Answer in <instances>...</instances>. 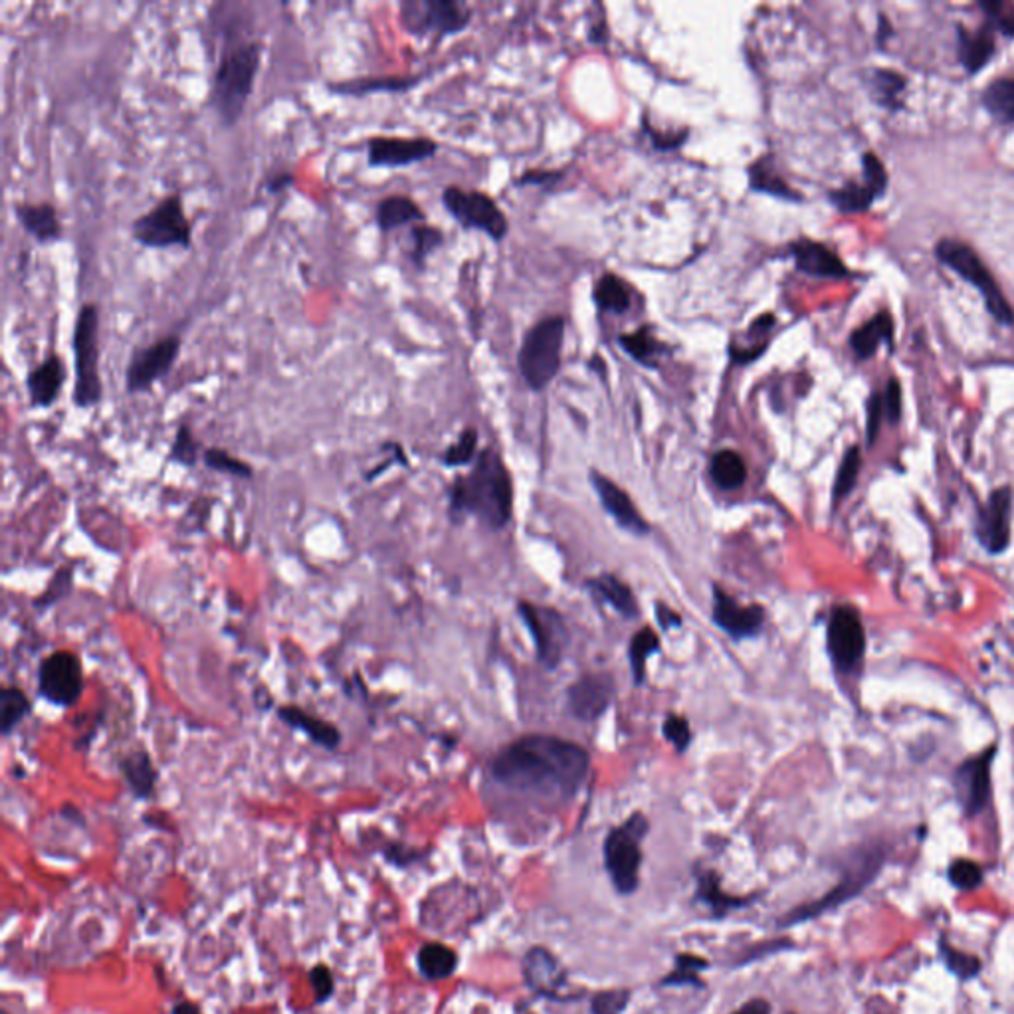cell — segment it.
<instances>
[{"mask_svg": "<svg viewBox=\"0 0 1014 1014\" xmlns=\"http://www.w3.org/2000/svg\"><path fill=\"white\" fill-rule=\"evenodd\" d=\"M648 133H650V137H652L654 147H659L662 152H672V149L680 147L684 140L688 137V131H684L680 135H676V133H672V135H662V133H656V131H648Z\"/></svg>", "mask_w": 1014, "mask_h": 1014, "instance_id": "cell-59", "label": "cell"}, {"mask_svg": "<svg viewBox=\"0 0 1014 1014\" xmlns=\"http://www.w3.org/2000/svg\"><path fill=\"white\" fill-rule=\"evenodd\" d=\"M826 652L842 676H850L860 668L866 654V632L860 613L854 606L832 608L826 623Z\"/></svg>", "mask_w": 1014, "mask_h": 1014, "instance_id": "cell-11", "label": "cell"}, {"mask_svg": "<svg viewBox=\"0 0 1014 1014\" xmlns=\"http://www.w3.org/2000/svg\"><path fill=\"white\" fill-rule=\"evenodd\" d=\"M371 169H400L432 159L440 145L431 137H393L375 135L365 141Z\"/></svg>", "mask_w": 1014, "mask_h": 1014, "instance_id": "cell-17", "label": "cell"}, {"mask_svg": "<svg viewBox=\"0 0 1014 1014\" xmlns=\"http://www.w3.org/2000/svg\"><path fill=\"white\" fill-rule=\"evenodd\" d=\"M422 76H397V74H383V76H357L327 82L325 89L331 96L339 98H365L373 94H405L414 86H419Z\"/></svg>", "mask_w": 1014, "mask_h": 1014, "instance_id": "cell-25", "label": "cell"}, {"mask_svg": "<svg viewBox=\"0 0 1014 1014\" xmlns=\"http://www.w3.org/2000/svg\"><path fill=\"white\" fill-rule=\"evenodd\" d=\"M74 589V569L72 567H60L58 571L52 575V579L46 584L40 596L34 599L33 605L38 608V611H48L50 606L58 605L60 601H64L68 594L72 593Z\"/></svg>", "mask_w": 1014, "mask_h": 1014, "instance_id": "cell-45", "label": "cell"}, {"mask_svg": "<svg viewBox=\"0 0 1014 1014\" xmlns=\"http://www.w3.org/2000/svg\"><path fill=\"white\" fill-rule=\"evenodd\" d=\"M173 1014H201L193 1003L174 1004Z\"/></svg>", "mask_w": 1014, "mask_h": 1014, "instance_id": "cell-63", "label": "cell"}, {"mask_svg": "<svg viewBox=\"0 0 1014 1014\" xmlns=\"http://www.w3.org/2000/svg\"><path fill=\"white\" fill-rule=\"evenodd\" d=\"M523 971L533 991L547 994L551 999H562L567 982H565V975H563L559 963L550 951H529Z\"/></svg>", "mask_w": 1014, "mask_h": 1014, "instance_id": "cell-29", "label": "cell"}, {"mask_svg": "<svg viewBox=\"0 0 1014 1014\" xmlns=\"http://www.w3.org/2000/svg\"><path fill=\"white\" fill-rule=\"evenodd\" d=\"M584 587L589 589V593L593 594V599L605 603V605L613 606L616 615L623 616L626 620H637L638 616H640L637 596L632 593V589L625 581H620L613 572H603L599 577H591L584 583Z\"/></svg>", "mask_w": 1014, "mask_h": 1014, "instance_id": "cell-30", "label": "cell"}, {"mask_svg": "<svg viewBox=\"0 0 1014 1014\" xmlns=\"http://www.w3.org/2000/svg\"><path fill=\"white\" fill-rule=\"evenodd\" d=\"M703 965H705V963H703L702 959H696V957H691V955H688V957H678V967H676V971L672 973L669 977H666L662 985H698L700 979H698L696 973L702 971Z\"/></svg>", "mask_w": 1014, "mask_h": 1014, "instance_id": "cell-54", "label": "cell"}, {"mask_svg": "<svg viewBox=\"0 0 1014 1014\" xmlns=\"http://www.w3.org/2000/svg\"><path fill=\"white\" fill-rule=\"evenodd\" d=\"M262 55L264 44L258 38L228 33L222 40L206 104L225 130H232L244 116L256 87Z\"/></svg>", "mask_w": 1014, "mask_h": 1014, "instance_id": "cell-3", "label": "cell"}, {"mask_svg": "<svg viewBox=\"0 0 1014 1014\" xmlns=\"http://www.w3.org/2000/svg\"><path fill=\"white\" fill-rule=\"evenodd\" d=\"M33 713V702L19 686H4L0 690V732L11 737L16 727Z\"/></svg>", "mask_w": 1014, "mask_h": 1014, "instance_id": "cell-38", "label": "cell"}, {"mask_svg": "<svg viewBox=\"0 0 1014 1014\" xmlns=\"http://www.w3.org/2000/svg\"><path fill=\"white\" fill-rule=\"evenodd\" d=\"M99 305L86 302L77 310L72 329L74 353V389L72 402L76 409H96L104 400V383L99 373Z\"/></svg>", "mask_w": 1014, "mask_h": 1014, "instance_id": "cell-4", "label": "cell"}, {"mask_svg": "<svg viewBox=\"0 0 1014 1014\" xmlns=\"http://www.w3.org/2000/svg\"><path fill=\"white\" fill-rule=\"evenodd\" d=\"M939 953H941V957L945 961V965H947L951 971L955 973L959 979H973L977 973L981 971V963H979L977 957L967 955V953H961V951L955 950V947L947 945L943 939L939 941Z\"/></svg>", "mask_w": 1014, "mask_h": 1014, "instance_id": "cell-49", "label": "cell"}, {"mask_svg": "<svg viewBox=\"0 0 1014 1014\" xmlns=\"http://www.w3.org/2000/svg\"><path fill=\"white\" fill-rule=\"evenodd\" d=\"M630 994L626 991H606V993L596 994L593 999L594 1014H620L628 1004Z\"/></svg>", "mask_w": 1014, "mask_h": 1014, "instance_id": "cell-55", "label": "cell"}, {"mask_svg": "<svg viewBox=\"0 0 1014 1014\" xmlns=\"http://www.w3.org/2000/svg\"><path fill=\"white\" fill-rule=\"evenodd\" d=\"M982 108L1003 123L1014 125V77H997L981 92Z\"/></svg>", "mask_w": 1014, "mask_h": 1014, "instance_id": "cell-35", "label": "cell"}, {"mask_svg": "<svg viewBox=\"0 0 1014 1014\" xmlns=\"http://www.w3.org/2000/svg\"><path fill=\"white\" fill-rule=\"evenodd\" d=\"M478 450V432L474 428H466L456 443L450 444L443 454V464L446 468H462V466L472 464Z\"/></svg>", "mask_w": 1014, "mask_h": 1014, "instance_id": "cell-47", "label": "cell"}, {"mask_svg": "<svg viewBox=\"0 0 1014 1014\" xmlns=\"http://www.w3.org/2000/svg\"><path fill=\"white\" fill-rule=\"evenodd\" d=\"M518 615L533 638L541 666L545 669L559 668L565 650L569 647V630L563 616L551 606H540L528 601H519Z\"/></svg>", "mask_w": 1014, "mask_h": 1014, "instance_id": "cell-13", "label": "cell"}, {"mask_svg": "<svg viewBox=\"0 0 1014 1014\" xmlns=\"http://www.w3.org/2000/svg\"><path fill=\"white\" fill-rule=\"evenodd\" d=\"M882 405H884V417L888 424L896 426L902 421L904 414V393L897 378H890L882 390Z\"/></svg>", "mask_w": 1014, "mask_h": 1014, "instance_id": "cell-51", "label": "cell"}, {"mask_svg": "<svg viewBox=\"0 0 1014 1014\" xmlns=\"http://www.w3.org/2000/svg\"><path fill=\"white\" fill-rule=\"evenodd\" d=\"M712 618L713 625L739 642L761 635L765 626V608L761 605H741L723 587L713 584Z\"/></svg>", "mask_w": 1014, "mask_h": 1014, "instance_id": "cell-20", "label": "cell"}, {"mask_svg": "<svg viewBox=\"0 0 1014 1014\" xmlns=\"http://www.w3.org/2000/svg\"><path fill=\"white\" fill-rule=\"evenodd\" d=\"M890 186L885 165L874 152L862 155V181H848L829 193V203L842 215H860L884 198Z\"/></svg>", "mask_w": 1014, "mask_h": 1014, "instance_id": "cell-15", "label": "cell"}, {"mask_svg": "<svg viewBox=\"0 0 1014 1014\" xmlns=\"http://www.w3.org/2000/svg\"><path fill=\"white\" fill-rule=\"evenodd\" d=\"M981 11L987 14V24H991L994 33L1001 34L1004 38L1013 40L1014 38V7L1009 4V2H1001V0H985V2H979Z\"/></svg>", "mask_w": 1014, "mask_h": 1014, "instance_id": "cell-48", "label": "cell"}, {"mask_svg": "<svg viewBox=\"0 0 1014 1014\" xmlns=\"http://www.w3.org/2000/svg\"><path fill=\"white\" fill-rule=\"evenodd\" d=\"M710 475H712L713 484L723 492H734L737 487L744 486L747 480L744 456L729 448L713 454Z\"/></svg>", "mask_w": 1014, "mask_h": 1014, "instance_id": "cell-37", "label": "cell"}, {"mask_svg": "<svg viewBox=\"0 0 1014 1014\" xmlns=\"http://www.w3.org/2000/svg\"><path fill=\"white\" fill-rule=\"evenodd\" d=\"M68 371L62 357L50 351L43 361L26 373V393L33 409L55 407L64 389Z\"/></svg>", "mask_w": 1014, "mask_h": 1014, "instance_id": "cell-23", "label": "cell"}, {"mask_svg": "<svg viewBox=\"0 0 1014 1014\" xmlns=\"http://www.w3.org/2000/svg\"><path fill=\"white\" fill-rule=\"evenodd\" d=\"M38 693L56 708H72L84 693V666L76 652L55 650L40 660Z\"/></svg>", "mask_w": 1014, "mask_h": 1014, "instance_id": "cell-12", "label": "cell"}, {"mask_svg": "<svg viewBox=\"0 0 1014 1014\" xmlns=\"http://www.w3.org/2000/svg\"><path fill=\"white\" fill-rule=\"evenodd\" d=\"M660 652V638L650 626L640 628L628 644V664L635 686H642L647 681L648 659Z\"/></svg>", "mask_w": 1014, "mask_h": 1014, "instance_id": "cell-39", "label": "cell"}, {"mask_svg": "<svg viewBox=\"0 0 1014 1014\" xmlns=\"http://www.w3.org/2000/svg\"><path fill=\"white\" fill-rule=\"evenodd\" d=\"M183 349V337L179 334L165 335L131 353L125 367V390L141 395L171 375Z\"/></svg>", "mask_w": 1014, "mask_h": 1014, "instance_id": "cell-9", "label": "cell"}, {"mask_svg": "<svg viewBox=\"0 0 1014 1014\" xmlns=\"http://www.w3.org/2000/svg\"><path fill=\"white\" fill-rule=\"evenodd\" d=\"M994 757H997V745H991L981 753L965 759L953 775L955 797L959 800L961 809L967 817H977L979 812L987 809L991 800V790H993L991 766H993Z\"/></svg>", "mask_w": 1014, "mask_h": 1014, "instance_id": "cell-16", "label": "cell"}, {"mask_svg": "<svg viewBox=\"0 0 1014 1014\" xmlns=\"http://www.w3.org/2000/svg\"><path fill=\"white\" fill-rule=\"evenodd\" d=\"M848 346L858 361L872 359L882 346H888L892 351L896 346V322L892 313L882 310L872 319L856 327L848 337Z\"/></svg>", "mask_w": 1014, "mask_h": 1014, "instance_id": "cell-28", "label": "cell"}, {"mask_svg": "<svg viewBox=\"0 0 1014 1014\" xmlns=\"http://www.w3.org/2000/svg\"><path fill=\"white\" fill-rule=\"evenodd\" d=\"M443 205L466 230H482L494 240H502L507 234L506 215L484 193L448 186L444 189Z\"/></svg>", "mask_w": 1014, "mask_h": 1014, "instance_id": "cell-14", "label": "cell"}, {"mask_svg": "<svg viewBox=\"0 0 1014 1014\" xmlns=\"http://www.w3.org/2000/svg\"><path fill=\"white\" fill-rule=\"evenodd\" d=\"M419 969L428 981L448 979L458 967V955L443 943H428L419 951Z\"/></svg>", "mask_w": 1014, "mask_h": 1014, "instance_id": "cell-40", "label": "cell"}, {"mask_svg": "<svg viewBox=\"0 0 1014 1014\" xmlns=\"http://www.w3.org/2000/svg\"><path fill=\"white\" fill-rule=\"evenodd\" d=\"M492 777L502 787L543 799H571L591 771V756L557 735L519 737L497 751Z\"/></svg>", "mask_w": 1014, "mask_h": 1014, "instance_id": "cell-1", "label": "cell"}, {"mask_svg": "<svg viewBox=\"0 0 1014 1014\" xmlns=\"http://www.w3.org/2000/svg\"><path fill=\"white\" fill-rule=\"evenodd\" d=\"M734 1014H771V1006L761 999H756L751 1003L744 1004L737 1013Z\"/></svg>", "mask_w": 1014, "mask_h": 1014, "instance_id": "cell-62", "label": "cell"}, {"mask_svg": "<svg viewBox=\"0 0 1014 1014\" xmlns=\"http://www.w3.org/2000/svg\"><path fill=\"white\" fill-rule=\"evenodd\" d=\"M885 421L884 405H882V393L874 390L868 402H866V444L872 448L882 428V422Z\"/></svg>", "mask_w": 1014, "mask_h": 1014, "instance_id": "cell-53", "label": "cell"}, {"mask_svg": "<svg viewBox=\"0 0 1014 1014\" xmlns=\"http://www.w3.org/2000/svg\"><path fill=\"white\" fill-rule=\"evenodd\" d=\"M12 213L22 230L40 246H50L64 237V227L52 203H28L19 201L12 205Z\"/></svg>", "mask_w": 1014, "mask_h": 1014, "instance_id": "cell-24", "label": "cell"}, {"mask_svg": "<svg viewBox=\"0 0 1014 1014\" xmlns=\"http://www.w3.org/2000/svg\"><path fill=\"white\" fill-rule=\"evenodd\" d=\"M293 184H295V174H293L292 171H280V173H274L271 177H268V181H266V193H270V195H280V193L288 191Z\"/></svg>", "mask_w": 1014, "mask_h": 1014, "instance_id": "cell-57", "label": "cell"}, {"mask_svg": "<svg viewBox=\"0 0 1014 1014\" xmlns=\"http://www.w3.org/2000/svg\"><path fill=\"white\" fill-rule=\"evenodd\" d=\"M130 232L143 249H193V222L184 213L181 193L162 196L147 213L133 218Z\"/></svg>", "mask_w": 1014, "mask_h": 1014, "instance_id": "cell-6", "label": "cell"}, {"mask_svg": "<svg viewBox=\"0 0 1014 1014\" xmlns=\"http://www.w3.org/2000/svg\"><path fill=\"white\" fill-rule=\"evenodd\" d=\"M864 84L870 92V98L876 106L888 109L890 113H897L904 109V92L907 89V77L890 68H872Z\"/></svg>", "mask_w": 1014, "mask_h": 1014, "instance_id": "cell-33", "label": "cell"}, {"mask_svg": "<svg viewBox=\"0 0 1014 1014\" xmlns=\"http://www.w3.org/2000/svg\"><path fill=\"white\" fill-rule=\"evenodd\" d=\"M788 254L800 274L824 280H846L854 274L834 250L814 242L810 238H799L788 246Z\"/></svg>", "mask_w": 1014, "mask_h": 1014, "instance_id": "cell-22", "label": "cell"}, {"mask_svg": "<svg viewBox=\"0 0 1014 1014\" xmlns=\"http://www.w3.org/2000/svg\"><path fill=\"white\" fill-rule=\"evenodd\" d=\"M375 225L383 234H389L399 228L414 227L426 220L421 205L407 195H389L375 205Z\"/></svg>", "mask_w": 1014, "mask_h": 1014, "instance_id": "cell-32", "label": "cell"}, {"mask_svg": "<svg viewBox=\"0 0 1014 1014\" xmlns=\"http://www.w3.org/2000/svg\"><path fill=\"white\" fill-rule=\"evenodd\" d=\"M615 696L616 681L613 674H584L567 688V712L577 722L594 723L608 712Z\"/></svg>", "mask_w": 1014, "mask_h": 1014, "instance_id": "cell-19", "label": "cell"}, {"mask_svg": "<svg viewBox=\"0 0 1014 1014\" xmlns=\"http://www.w3.org/2000/svg\"><path fill=\"white\" fill-rule=\"evenodd\" d=\"M1011 526H1013V487H997L979 509L975 538L987 553L1001 555L1011 545Z\"/></svg>", "mask_w": 1014, "mask_h": 1014, "instance_id": "cell-18", "label": "cell"}, {"mask_svg": "<svg viewBox=\"0 0 1014 1014\" xmlns=\"http://www.w3.org/2000/svg\"><path fill=\"white\" fill-rule=\"evenodd\" d=\"M593 298L601 312L623 315L630 310L628 286L615 274H605L601 280L596 281Z\"/></svg>", "mask_w": 1014, "mask_h": 1014, "instance_id": "cell-41", "label": "cell"}, {"mask_svg": "<svg viewBox=\"0 0 1014 1014\" xmlns=\"http://www.w3.org/2000/svg\"><path fill=\"white\" fill-rule=\"evenodd\" d=\"M648 832V820L644 814L635 812L630 819L615 826L606 834L605 866L608 878L618 894H632L640 884V864L642 850L640 844Z\"/></svg>", "mask_w": 1014, "mask_h": 1014, "instance_id": "cell-8", "label": "cell"}, {"mask_svg": "<svg viewBox=\"0 0 1014 1014\" xmlns=\"http://www.w3.org/2000/svg\"><path fill=\"white\" fill-rule=\"evenodd\" d=\"M951 884L959 890H973L982 882V870L971 860H955L950 866Z\"/></svg>", "mask_w": 1014, "mask_h": 1014, "instance_id": "cell-52", "label": "cell"}, {"mask_svg": "<svg viewBox=\"0 0 1014 1014\" xmlns=\"http://www.w3.org/2000/svg\"><path fill=\"white\" fill-rule=\"evenodd\" d=\"M654 606H656V620L664 632H668L672 628H681V616L676 611H672L664 603H656Z\"/></svg>", "mask_w": 1014, "mask_h": 1014, "instance_id": "cell-58", "label": "cell"}, {"mask_svg": "<svg viewBox=\"0 0 1014 1014\" xmlns=\"http://www.w3.org/2000/svg\"><path fill=\"white\" fill-rule=\"evenodd\" d=\"M894 36V28H892V22L885 16V14H880L878 16V28H876V44L880 50H884L885 43Z\"/></svg>", "mask_w": 1014, "mask_h": 1014, "instance_id": "cell-60", "label": "cell"}, {"mask_svg": "<svg viewBox=\"0 0 1014 1014\" xmlns=\"http://www.w3.org/2000/svg\"><path fill=\"white\" fill-rule=\"evenodd\" d=\"M618 343L637 363L648 369L659 367L660 357L668 353V346L652 334V327H640L635 334L623 335Z\"/></svg>", "mask_w": 1014, "mask_h": 1014, "instance_id": "cell-34", "label": "cell"}, {"mask_svg": "<svg viewBox=\"0 0 1014 1014\" xmlns=\"http://www.w3.org/2000/svg\"><path fill=\"white\" fill-rule=\"evenodd\" d=\"M410 249L409 259L419 268L424 270L426 259L434 250L440 249L444 242V234L440 228L431 227V225H414L409 232Z\"/></svg>", "mask_w": 1014, "mask_h": 1014, "instance_id": "cell-42", "label": "cell"}, {"mask_svg": "<svg viewBox=\"0 0 1014 1014\" xmlns=\"http://www.w3.org/2000/svg\"><path fill=\"white\" fill-rule=\"evenodd\" d=\"M662 734H664L669 745H674V749L678 753H686L691 745V739H693L690 722L680 713H668L666 715V720L662 723Z\"/></svg>", "mask_w": 1014, "mask_h": 1014, "instance_id": "cell-50", "label": "cell"}, {"mask_svg": "<svg viewBox=\"0 0 1014 1014\" xmlns=\"http://www.w3.org/2000/svg\"><path fill=\"white\" fill-rule=\"evenodd\" d=\"M589 480H591V486L596 492V496L601 499V506L605 507L606 514L615 519L618 528L625 529V531L638 535V538L650 533L647 519L642 518V514L638 511L632 497L628 496L623 487L613 482L611 478H606L605 474L596 472V470H591Z\"/></svg>", "mask_w": 1014, "mask_h": 1014, "instance_id": "cell-21", "label": "cell"}, {"mask_svg": "<svg viewBox=\"0 0 1014 1014\" xmlns=\"http://www.w3.org/2000/svg\"><path fill=\"white\" fill-rule=\"evenodd\" d=\"M399 12L412 36H450L462 33L470 22V9L458 0H405Z\"/></svg>", "mask_w": 1014, "mask_h": 1014, "instance_id": "cell-10", "label": "cell"}, {"mask_svg": "<svg viewBox=\"0 0 1014 1014\" xmlns=\"http://www.w3.org/2000/svg\"><path fill=\"white\" fill-rule=\"evenodd\" d=\"M203 462H205L206 468L220 472V474L237 475V478H244V480H250L254 475V468L249 462L232 456L225 448H216V446L206 448L205 452H203Z\"/></svg>", "mask_w": 1014, "mask_h": 1014, "instance_id": "cell-46", "label": "cell"}, {"mask_svg": "<svg viewBox=\"0 0 1014 1014\" xmlns=\"http://www.w3.org/2000/svg\"><path fill=\"white\" fill-rule=\"evenodd\" d=\"M276 715L283 725L292 727L295 732H302L303 735H307V739L312 744L319 745L327 751H335L343 741V734L335 723L327 722L322 715L307 712V710H303L295 703L280 705L276 710Z\"/></svg>", "mask_w": 1014, "mask_h": 1014, "instance_id": "cell-26", "label": "cell"}, {"mask_svg": "<svg viewBox=\"0 0 1014 1014\" xmlns=\"http://www.w3.org/2000/svg\"><path fill=\"white\" fill-rule=\"evenodd\" d=\"M565 319L555 315L529 329L519 349L518 365L529 389H547L562 369Z\"/></svg>", "mask_w": 1014, "mask_h": 1014, "instance_id": "cell-7", "label": "cell"}, {"mask_svg": "<svg viewBox=\"0 0 1014 1014\" xmlns=\"http://www.w3.org/2000/svg\"><path fill=\"white\" fill-rule=\"evenodd\" d=\"M448 514L454 521L474 516L486 528L499 531L514 516V484L502 456L486 448L475 458L474 468L454 480L448 496Z\"/></svg>", "mask_w": 1014, "mask_h": 1014, "instance_id": "cell-2", "label": "cell"}, {"mask_svg": "<svg viewBox=\"0 0 1014 1014\" xmlns=\"http://www.w3.org/2000/svg\"><path fill=\"white\" fill-rule=\"evenodd\" d=\"M860 468H862V452H860V446H850L844 456H842L841 464H838V470H836V478H834V486H832V502L834 506L842 502L844 497L850 496L854 492V487L858 484V475H860Z\"/></svg>", "mask_w": 1014, "mask_h": 1014, "instance_id": "cell-43", "label": "cell"}, {"mask_svg": "<svg viewBox=\"0 0 1014 1014\" xmlns=\"http://www.w3.org/2000/svg\"><path fill=\"white\" fill-rule=\"evenodd\" d=\"M2 1014H9V1013H7V1011H2Z\"/></svg>", "mask_w": 1014, "mask_h": 1014, "instance_id": "cell-64", "label": "cell"}, {"mask_svg": "<svg viewBox=\"0 0 1014 1014\" xmlns=\"http://www.w3.org/2000/svg\"><path fill=\"white\" fill-rule=\"evenodd\" d=\"M119 771L135 799L149 800L155 797L159 773L155 769L152 756L145 749L137 747L128 751L119 759Z\"/></svg>", "mask_w": 1014, "mask_h": 1014, "instance_id": "cell-31", "label": "cell"}, {"mask_svg": "<svg viewBox=\"0 0 1014 1014\" xmlns=\"http://www.w3.org/2000/svg\"><path fill=\"white\" fill-rule=\"evenodd\" d=\"M310 981H312L317 1003H325L329 999V994L334 993V977L324 965L313 967L312 973H310Z\"/></svg>", "mask_w": 1014, "mask_h": 1014, "instance_id": "cell-56", "label": "cell"}, {"mask_svg": "<svg viewBox=\"0 0 1014 1014\" xmlns=\"http://www.w3.org/2000/svg\"><path fill=\"white\" fill-rule=\"evenodd\" d=\"M203 452L205 450H201V443L196 440L193 428L189 424H179V428L174 432L171 450H169V462L184 466V468H195Z\"/></svg>", "mask_w": 1014, "mask_h": 1014, "instance_id": "cell-44", "label": "cell"}, {"mask_svg": "<svg viewBox=\"0 0 1014 1014\" xmlns=\"http://www.w3.org/2000/svg\"><path fill=\"white\" fill-rule=\"evenodd\" d=\"M559 173H526L519 179L518 184H550L557 181Z\"/></svg>", "mask_w": 1014, "mask_h": 1014, "instance_id": "cell-61", "label": "cell"}, {"mask_svg": "<svg viewBox=\"0 0 1014 1014\" xmlns=\"http://www.w3.org/2000/svg\"><path fill=\"white\" fill-rule=\"evenodd\" d=\"M957 56L969 76H977L997 56V33L991 24H982L977 31L957 26Z\"/></svg>", "mask_w": 1014, "mask_h": 1014, "instance_id": "cell-27", "label": "cell"}, {"mask_svg": "<svg viewBox=\"0 0 1014 1014\" xmlns=\"http://www.w3.org/2000/svg\"><path fill=\"white\" fill-rule=\"evenodd\" d=\"M749 186L756 193H765V195L775 196L787 203L802 201V196L793 186H788L787 181L773 169V165L766 159H761L749 167Z\"/></svg>", "mask_w": 1014, "mask_h": 1014, "instance_id": "cell-36", "label": "cell"}, {"mask_svg": "<svg viewBox=\"0 0 1014 1014\" xmlns=\"http://www.w3.org/2000/svg\"><path fill=\"white\" fill-rule=\"evenodd\" d=\"M933 256L938 258L939 264L950 268L961 280L971 283L973 288L981 293L985 307L993 315L997 324L1013 327V305L1006 300L999 281L994 280L993 271L989 270L977 250L955 238H941L933 246Z\"/></svg>", "mask_w": 1014, "mask_h": 1014, "instance_id": "cell-5", "label": "cell"}]
</instances>
